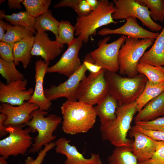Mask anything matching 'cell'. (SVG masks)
I'll return each mask as SVG.
<instances>
[{
    "mask_svg": "<svg viewBox=\"0 0 164 164\" xmlns=\"http://www.w3.org/2000/svg\"><path fill=\"white\" fill-rule=\"evenodd\" d=\"M83 62L90 73H96L103 69L101 66L95 63L90 53H88L86 55Z\"/></svg>",
    "mask_w": 164,
    "mask_h": 164,
    "instance_id": "cell-39",
    "label": "cell"
},
{
    "mask_svg": "<svg viewBox=\"0 0 164 164\" xmlns=\"http://www.w3.org/2000/svg\"><path fill=\"white\" fill-rule=\"evenodd\" d=\"M130 137L134 138L132 151L138 162L151 158L155 152L160 141L154 140L140 132L130 129Z\"/></svg>",
    "mask_w": 164,
    "mask_h": 164,
    "instance_id": "cell-19",
    "label": "cell"
},
{
    "mask_svg": "<svg viewBox=\"0 0 164 164\" xmlns=\"http://www.w3.org/2000/svg\"><path fill=\"white\" fill-rule=\"evenodd\" d=\"M50 62L40 59L35 63V87L32 97L28 101L37 105L39 109L44 111H47L52 105L51 101L45 94L43 86L44 78L47 73Z\"/></svg>",
    "mask_w": 164,
    "mask_h": 164,
    "instance_id": "cell-18",
    "label": "cell"
},
{
    "mask_svg": "<svg viewBox=\"0 0 164 164\" xmlns=\"http://www.w3.org/2000/svg\"><path fill=\"white\" fill-rule=\"evenodd\" d=\"M106 70L103 69L96 73H90L81 81L76 93L77 101L93 106L106 96L109 91L105 76Z\"/></svg>",
    "mask_w": 164,
    "mask_h": 164,
    "instance_id": "cell-7",
    "label": "cell"
},
{
    "mask_svg": "<svg viewBox=\"0 0 164 164\" xmlns=\"http://www.w3.org/2000/svg\"><path fill=\"white\" fill-rule=\"evenodd\" d=\"M126 37L122 35L109 43H107L111 38L109 36L100 40L98 43V47L90 53L95 63L103 69L116 73L119 69L118 59L119 51Z\"/></svg>",
    "mask_w": 164,
    "mask_h": 164,
    "instance_id": "cell-10",
    "label": "cell"
},
{
    "mask_svg": "<svg viewBox=\"0 0 164 164\" xmlns=\"http://www.w3.org/2000/svg\"><path fill=\"white\" fill-rule=\"evenodd\" d=\"M131 129L142 132L155 140L164 142V131L146 130L136 124Z\"/></svg>",
    "mask_w": 164,
    "mask_h": 164,
    "instance_id": "cell-38",
    "label": "cell"
},
{
    "mask_svg": "<svg viewBox=\"0 0 164 164\" xmlns=\"http://www.w3.org/2000/svg\"><path fill=\"white\" fill-rule=\"evenodd\" d=\"M63 45L56 40H52L46 32H37L35 36L32 56H40L46 62H50L61 53Z\"/></svg>",
    "mask_w": 164,
    "mask_h": 164,
    "instance_id": "cell-15",
    "label": "cell"
},
{
    "mask_svg": "<svg viewBox=\"0 0 164 164\" xmlns=\"http://www.w3.org/2000/svg\"><path fill=\"white\" fill-rule=\"evenodd\" d=\"M118 106L117 101L108 93L94 107L97 115L100 118V128L107 126L115 119L116 112Z\"/></svg>",
    "mask_w": 164,
    "mask_h": 164,
    "instance_id": "cell-20",
    "label": "cell"
},
{
    "mask_svg": "<svg viewBox=\"0 0 164 164\" xmlns=\"http://www.w3.org/2000/svg\"><path fill=\"white\" fill-rule=\"evenodd\" d=\"M75 26L68 20H61L58 28V38L56 40L60 44H69L75 38Z\"/></svg>",
    "mask_w": 164,
    "mask_h": 164,
    "instance_id": "cell-33",
    "label": "cell"
},
{
    "mask_svg": "<svg viewBox=\"0 0 164 164\" xmlns=\"http://www.w3.org/2000/svg\"><path fill=\"white\" fill-rule=\"evenodd\" d=\"M155 39H138L126 36L118 54L119 71L120 74L133 77L139 73L137 66L145 50L153 45Z\"/></svg>",
    "mask_w": 164,
    "mask_h": 164,
    "instance_id": "cell-6",
    "label": "cell"
},
{
    "mask_svg": "<svg viewBox=\"0 0 164 164\" xmlns=\"http://www.w3.org/2000/svg\"><path fill=\"white\" fill-rule=\"evenodd\" d=\"M135 124L143 129L164 131V116L152 121L140 122Z\"/></svg>",
    "mask_w": 164,
    "mask_h": 164,
    "instance_id": "cell-34",
    "label": "cell"
},
{
    "mask_svg": "<svg viewBox=\"0 0 164 164\" xmlns=\"http://www.w3.org/2000/svg\"><path fill=\"white\" fill-rule=\"evenodd\" d=\"M87 2L91 7L92 11L96 9L99 6L100 0H86Z\"/></svg>",
    "mask_w": 164,
    "mask_h": 164,
    "instance_id": "cell-45",
    "label": "cell"
},
{
    "mask_svg": "<svg viewBox=\"0 0 164 164\" xmlns=\"http://www.w3.org/2000/svg\"><path fill=\"white\" fill-rule=\"evenodd\" d=\"M23 0H8L7 5L10 9H19L22 8L21 3Z\"/></svg>",
    "mask_w": 164,
    "mask_h": 164,
    "instance_id": "cell-42",
    "label": "cell"
},
{
    "mask_svg": "<svg viewBox=\"0 0 164 164\" xmlns=\"http://www.w3.org/2000/svg\"><path fill=\"white\" fill-rule=\"evenodd\" d=\"M108 161L109 164H138V162L131 148L126 146L115 147Z\"/></svg>",
    "mask_w": 164,
    "mask_h": 164,
    "instance_id": "cell-26",
    "label": "cell"
},
{
    "mask_svg": "<svg viewBox=\"0 0 164 164\" xmlns=\"http://www.w3.org/2000/svg\"><path fill=\"white\" fill-rule=\"evenodd\" d=\"M9 24L3 20H0V41H2Z\"/></svg>",
    "mask_w": 164,
    "mask_h": 164,
    "instance_id": "cell-44",
    "label": "cell"
},
{
    "mask_svg": "<svg viewBox=\"0 0 164 164\" xmlns=\"http://www.w3.org/2000/svg\"><path fill=\"white\" fill-rule=\"evenodd\" d=\"M59 23L60 22L53 16L51 12L48 10L36 18L35 28L38 32H51L57 39Z\"/></svg>",
    "mask_w": 164,
    "mask_h": 164,
    "instance_id": "cell-24",
    "label": "cell"
},
{
    "mask_svg": "<svg viewBox=\"0 0 164 164\" xmlns=\"http://www.w3.org/2000/svg\"><path fill=\"white\" fill-rule=\"evenodd\" d=\"M87 70L83 62L80 68L66 81L57 86L53 84L49 88L44 89L46 97L51 101L63 97L68 101H77V90L81 81L86 77Z\"/></svg>",
    "mask_w": 164,
    "mask_h": 164,
    "instance_id": "cell-11",
    "label": "cell"
},
{
    "mask_svg": "<svg viewBox=\"0 0 164 164\" xmlns=\"http://www.w3.org/2000/svg\"><path fill=\"white\" fill-rule=\"evenodd\" d=\"M38 109V105L28 101L16 106L6 103H2L0 105L1 113L6 117L4 123L5 127L26 126L31 119L32 113Z\"/></svg>",
    "mask_w": 164,
    "mask_h": 164,
    "instance_id": "cell-14",
    "label": "cell"
},
{
    "mask_svg": "<svg viewBox=\"0 0 164 164\" xmlns=\"http://www.w3.org/2000/svg\"></svg>",
    "mask_w": 164,
    "mask_h": 164,
    "instance_id": "cell-50",
    "label": "cell"
},
{
    "mask_svg": "<svg viewBox=\"0 0 164 164\" xmlns=\"http://www.w3.org/2000/svg\"><path fill=\"white\" fill-rule=\"evenodd\" d=\"M48 113V111L39 109L35 111L32 113L31 119L26 125L28 126L30 132L37 131L38 133L29 149V153L39 152L42 146L49 144L56 138V136L53 133L61 122L62 118L53 114L46 116Z\"/></svg>",
    "mask_w": 164,
    "mask_h": 164,
    "instance_id": "cell-5",
    "label": "cell"
},
{
    "mask_svg": "<svg viewBox=\"0 0 164 164\" xmlns=\"http://www.w3.org/2000/svg\"><path fill=\"white\" fill-rule=\"evenodd\" d=\"M80 0H62L55 4L53 6L54 8L67 7L74 9Z\"/></svg>",
    "mask_w": 164,
    "mask_h": 164,
    "instance_id": "cell-41",
    "label": "cell"
},
{
    "mask_svg": "<svg viewBox=\"0 0 164 164\" xmlns=\"http://www.w3.org/2000/svg\"><path fill=\"white\" fill-rule=\"evenodd\" d=\"M55 146V142H51L46 145L43 150L38 152L35 159L32 157L28 156L25 161L24 164H42L47 153Z\"/></svg>",
    "mask_w": 164,
    "mask_h": 164,
    "instance_id": "cell-36",
    "label": "cell"
},
{
    "mask_svg": "<svg viewBox=\"0 0 164 164\" xmlns=\"http://www.w3.org/2000/svg\"><path fill=\"white\" fill-rule=\"evenodd\" d=\"M115 11L112 15L113 19H126L129 17L138 19L143 26L153 31L162 30L161 26L151 18L149 9L136 0H113Z\"/></svg>",
    "mask_w": 164,
    "mask_h": 164,
    "instance_id": "cell-9",
    "label": "cell"
},
{
    "mask_svg": "<svg viewBox=\"0 0 164 164\" xmlns=\"http://www.w3.org/2000/svg\"><path fill=\"white\" fill-rule=\"evenodd\" d=\"M115 11L113 2L108 0H100L98 7L86 16H79L76 18L75 26V35L80 38L83 43H87L89 37L96 34L99 28L111 23L117 24L112 15Z\"/></svg>",
    "mask_w": 164,
    "mask_h": 164,
    "instance_id": "cell-4",
    "label": "cell"
},
{
    "mask_svg": "<svg viewBox=\"0 0 164 164\" xmlns=\"http://www.w3.org/2000/svg\"><path fill=\"white\" fill-rule=\"evenodd\" d=\"M5 11L3 10H1L0 11V20H2L4 19H5Z\"/></svg>",
    "mask_w": 164,
    "mask_h": 164,
    "instance_id": "cell-47",
    "label": "cell"
},
{
    "mask_svg": "<svg viewBox=\"0 0 164 164\" xmlns=\"http://www.w3.org/2000/svg\"><path fill=\"white\" fill-rule=\"evenodd\" d=\"M138 164H164V142L160 141L152 157Z\"/></svg>",
    "mask_w": 164,
    "mask_h": 164,
    "instance_id": "cell-35",
    "label": "cell"
},
{
    "mask_svg": "<svg viewBox=\"0 0 164 164\" xmlns=\"http://www.w3.org/2000/svg\"><path fill=\"white\" fill-rule=\"evenodd\" d=\"M14 62H8L0 57V73L9 84L24 79L23 75L16 67Z\"/></svg>",
    "mask_w": 164,
    "mask_h": 164,
    "instance_id": "cell-30",
    "label": "cell"
},
{
    "mask_svg": "<svg viewBox=\"0 0 164 164\" xmlns=\"http://www.w3.org/2000/svg\"><path fill=\"white\" fill-rule=\"evenodd\" d=\"M105 76L108 85L109 93L117 101L119 105L136 101L143 92L148 80L142 74L133 77H124L106 70Z\"/></svg>",
    "mask_w": 164,
    "mask_h": 164,
    "instance_id": "cell-3",
    "label": "cell"
},
{
    "mask_svg": "<svg viewBox=\"0 0 164 164\" xmlns=\"http://www.w3.org/2000/svg\"><path fill=\"white\" fill-rule=\"evenodd\" d=\"M62 129L66 134L87 132L94 126L97 116L94 107L78 101L67 100L61 107Z\"/></svg>",
    "mask_w": 164,
    "mask_h": 164,
    "instance_id": "cell-1",
    "label": "cell"
},
{
    "mask_svg": "<svg viewBox=\"0 0 164 164\" xmlns=\"http://www.w3.org/2000/svg\"><path fill=\"white\" fill-rule=\"evenodd\" d=\"M19 164H22L21 162H20Z\"/></svg>",
    "mask_w": 164,
    "mask_h": 164,
    "instance_id": "cell-49",
    "label": "cell"
},
{
    "mask_svg": "<svg viewBox=\"0 0 164 164\" xmlns=\"http://www.w3.org/2000/svg\"><path fill=\"white\" fill-rule=\"evenodd\" d=\"M6 116L2 114H0V137H2L6 135L7 132L5 130V126L4 123L6 119Z\"/></svg>",
    "mask_w": 164,
    "mask_h": 164,
    "instance_id": "cell-43",
    "label": "cell"
},
{
    "mask_svg": "<svg viewBox=\"0 0 164 164\" xmlns=\"http://www.w3.org/2000/svg\"><path fill=\"white\" fill-rule=\"evenodd\" d=\"M141 5L149 9L151 18L154 21L161 22L164 20V0H136Z\"/></svg>",
    "mask_w": 164,
    "mask_h": 164,
    "instance_id": "cell-31",
    "label": "cell"
},
{
    "mask_svg": "<svg viewBox=\"0 0 164 164\" xmlns=\"http://www.w3.org/2000/svg\"><path fill=\"white\" fill-rule=\"evenodd\" d=\"M139 62L156 66H164V27L151 48L145 52Z\"/></svg>",
    "mask_w": 164,
    "mask_h": 164,
    "instance_id": "cell-22",
    "label": "cell"
},
{
    "mask_svg": "<svg viewBox=\"0 0 164 164\" xmlns=\"http://www.w3.org/2000/svg\"><path fill=\"white\" fill-rule=\"evenodd\" d=\"M22 126L9 125L5 130L9 134L0 140V155L7 159L10 156L24 155L31 147L32 138L27 128H22Z\"/></svg>",
    "mask_w": 164,
    "mask_h": 164,
    "instance_id": "cell-8",
    "label": "cell"
},
{
    "mask_svg": "<svg viewBox=\"0 0 164 164\" xmlns=\"http://www.w3.org/2000/svg\"><path fill=\"white\" fill-rule=\"evenodd\" d=\"M137 69L139 73L145 75L149 80L153 83L164 82V67L163 66H156L139 62Z\"/></svg>",
    "mask_w": 164,
    "mask_h": 164,
    "instance_id": "cell-27",
    "label": "cell"
},
{
    "mask_svg": "<svg viewBox=\"0 0 164 164\" xmlns=\"http://www.w3.org/2000/svg\"><path fill=\"white\" fill-rule=\"evenodd\" d=\"M83 43V41L80 38H75L68 45L67 49L58 61L48 67L47 73H58L68 77L72 75L82 65L79 53Z\"/></svg>",
    "mask_w": 164,
    "mask_h": 164,
    "instance_id": "cell-12",
    "label": "cell"
},
{
    "mask_svg": "<svg viewBox=\"0 0 164 164\" xmlns=\"http://www.w3.org/2000/svg\"><path fill=\"white\" fill-rule=\"evenodd\" d=\"M15 43L0 42V56L2 60L8 62H14L13 49Z\"/></svg>",
    "mask_w": 164,
    "mask_h": 164,
    "instance_id": "cell-37",
    "label": "cell"
},
{
    "mask_svg": "<svg viewBox=\"0 0 164 164\" xmlns=\"http://www.w3.org/2000/svg\"><path fill=\"white\" fill-rule=\"evenodd\" d=\"M35 36L27 37L14 43L13 49L14 62L16 65L20 62L23 68H26L31 61V52Z\"/></svg>",
    "mask_w": 164,
    "mask_h": 164,
    "instance_id": "cell-23",
    "label": "cell"
},
{
    "mask_svg": "<svg viewBox=\"0 0 164 164\" xmlns=\"http://www.w3.org/2000/svg\"><path fill=\"white\" fill-rule=\"evenodd\" d=\"M125 19L126 22L121 26L114 29L104 28L100 30L98 34L101 36L121 34L135 39L151 38L155 39L159 35L158 32L150 31L143 28L138 23L135 17H129Z\"/></svg>",
    "mask_w": 164,
    "mask_h": 164,
    "instance_id": "cell-16",
    "label": "cell"
},
{
    "mask_svg": "<svg viewBox=\"0 0 164 164\" xmlns=\"http://www.w3.org/2000/svg\"><path fill=\"white\" fill-rule=\"evenodd\" d=\"M74 10L79 16L87 15L92 11L86 0H80Z\"/></svg>",
    "mask_w": 164,
    "mask_h": 164,
    "instance_id": "cell-40",
    "label": "cell"
},
{
    "mask_svg": "<svg viewBox=\"0 0 164 164\" xmlns=\"http://www.w3.org/2000/svg\"><path fill=\"white\" fill-rule=\"evenodd\" d=\"M136 101L124 105H118L115 119L109 125L100 128L103 140L109 142L115 147L131 148L133 141L127 138L134 117L138 112Z\"/></svg>",
    "mask_w": 164,
    "mask_h": 164,
    "instance_id": "cell-2",
    "label": "cell"
},
{
    "mask_svg": "<svg viewBox=\"0 0 164 164\" xmlns=\"http://www.w3.org/2000/svg\"><path fill=\"white\" fill-rule=\"evenodd\" d=\"M70 141L62 137L55 142L56 152L66 157L64 164H102L99 154L91 153L90 158H85L75 146L70 144Z\"/></svg>",
    "mask_w": 164,
    "mask_h": 164,
    "instance_id": "cell-17",
    "label": "cell"
},
{
    "mask_svg": "<svg viewBox=\"0 0 164 164\" xmlns=\"http://www.w3.org/2000/svg\"><path fill=\"white\" fill-rule=\"evenodd\" d=\"M164 91V82L154 84L148 80L143 92L136 101L138 111L148 102Z\"/></svg>",
    "mask_w": 164,
    "mask_h": 164,
    "instance_id": "cell-25",
    "label": "cell"
},
{
    "mask_svg": "<svg viewBox=\"0 0 164 164\" xmlns=\"http://www.w3.org/2000/svg\"><path fill=\"white\" fill-rule=\"evenodd\" d=\"M50 0H23L22 4L26 11L36 18L48 11Z\"/></svg>",
    "mask_w": 164,
    "mask_h": 164,
    "instance_id": "cell-32",
    "label": "cell"
},
{
    "mask_svg": "<svg viewBox=\"0 0 164 164\" xmlns=\"http://www.w3.org/2000/svg\"><path fill=\"white\" fill-rule=\"evenodd\" d=\"M5 1V0H1L0 1V4H1V3H2V2H4Z\"/></svg>",
    "mask_w": 164,
    "mask_h": 164,
    "instance_id": "cell-48",
    "label": "cell"
},
{
    "mask_svg": "<svg viewBox=\"0 0 164 164\" xmlns=\"http://www.w3.org/2000/svg\"><path fill=\"white\" fill-rule=\"evenodd\" d=\"M34 34L32 32L24 27L9 24L2 41L15 43L27 37L33 36Z\"/></svg>",
    "mask_w": 164,
    "mask_h": 164,
    "instance_id": "cell-29",
    "label": "cell"
},
{
    "mask_svg": "<svg viewBox=\"0 0 164 164\" xmlns=\"http://www.w3.org/2000/svg\"><path fill=\"white\" fill-rule=\"evenodd\" d=\"M27 81L19 80L5 84L0 82V102L12 105H20L31 98L34 89L26 88Z\"/></svg>",
    "mask_w": 164,
    "mask_h": 164,
    "instance_id": "cell-13",
    "label": "cell"
},
{
    "mask_svg": "<svg viewBox=\"0 0 164 164\" xmlns=\"http://www.w3.org/2000/svg\"><path fill=\"white\" fill-rule=\"evenodd\" d=\"M5 19L9 22L11 25L24 27L34 34L36 33L35 28L36 18L31 16L26 11L13 13L10 15H6Z\"/></svg>",
    "mask_w": 164,
    "mask_h": 164,
    "instance_id": "cell-28",
    "label": "cell"
},
{
    "mask_svg": "<svg viewBox=\"0 0 164 164\" xmlns=\"http://www.w3.org/2000/svg\"><path fill=\"white\" fill-rule=\"evenodd\" d=\"M164 116V91L148 102L134 118L135 123L148 121Z\"/></svg>",
    "mask_w": 164,
    "mask_h": 164,
    "instance_id": "cell-21",
    "label": "cell"
},
{
    "mask_svg": "<svg viewBox=\"0 0 164 164\" xmlns=\"http://www.w3.org/2000/svg\"><path fill=\"white\" fill-rule=\"evenodd\" d=\"M0 164H8L6 159L2 156L0 157Z\"/></svg>",
    "mask_w": 164,
    "mask_h": 164,
    "instance_id": "cell-46",
    "label": "cell"
}]
</instances>
